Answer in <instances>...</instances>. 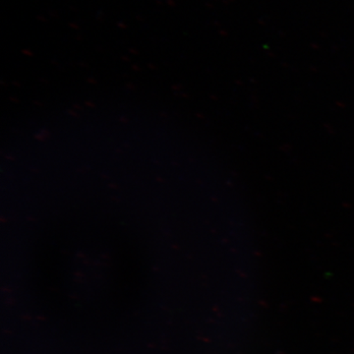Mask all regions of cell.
Wrapping results in <instances>:
<instances>
[]
</instances>
